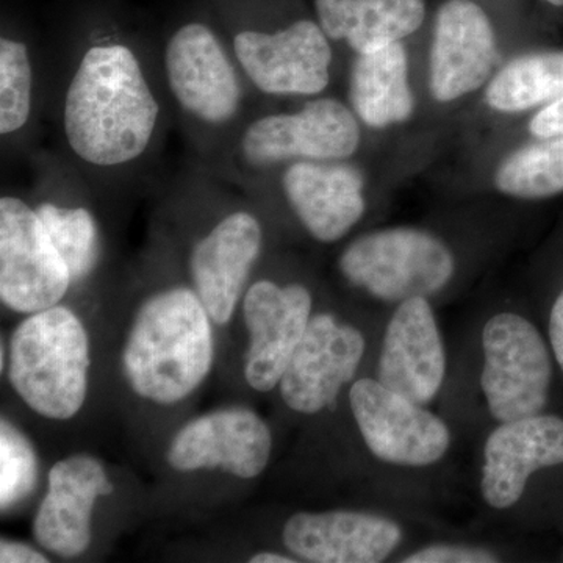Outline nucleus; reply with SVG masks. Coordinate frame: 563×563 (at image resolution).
Masks as SVG:
<instances>
[{
  "mask_svg": "<svg viewBox=\"0 0 563 563\" xmlns=\"http://www.w3.org/2000/svg\"><path fill=\"white\" fill-rule=\"evenodd\" d=\"M269 185L299 225L318 243L344 239L366 211L365 176L351 161L295 162L239 190Z\"/></svg>",
  "mask_w": 563,
  "mask_h": 563,
  "instance_id": "nucleus-13",
  "label": "nucleus"
},
{
  "mask_svg": "<svg viewBox=\"0 0 563 563\" xmlns=\"http://www.w3.org/2000/svg\"><path fill=\"white\" fill-rule=\"evenodd\" d=\"M446 374V344L431 299L412 298L395 306L385 325L376 379L429 407L439 398Z\"/></svg>",
  "mask_w": 563,
  "mask_h": 563,
  "instance_id": "nucleus-17",
  "label": "nucleus"
},
{
  "mask_svg": "<svg viewBox=\"0 0 563 563\" xmlns=\"http://www.w3.org/2000/svg\"><path fill=\"white\" fill-rule=\"evenodd\" d=\"M174 124L191 158L220 172L233 141L262 99L244 76L221 25L180 22L157 51Z\"/></svg>",
  "mask_w": 563,
  "mask_h": 563,
  "instance_id": "nucleus-2",
  "label": "nucleus"
},
{
  "mask_svg": "<svg viewBox=\"0 0 563 563\" xmlns=\"http://www.w3.org/2000/svg\"><path fill=\"white\" fill-rule=\"evenodd\" d=\"M224 13L222 32L262 101L313 98L331 87L333 43L317 18L266 24L247 20L240 11Z\"/></svg>",
  "mask_w": 563,
  "mask_h": 563,
  "instance_id": "nucleus-7",
  "label": "nucleus"
},
{
  "mask_svg": "<svg viewBox=\"0 0 563 563\" xmlns=\"http://www.w3.org/2000/svg\"><path fill=\"white\" fill-rule=\"evenodd\" d=\"M481 391L496 424L544 412L554 355L529 318L512 310L493 313L481 332Z\"/></svg>",
  "mask_w": 563,
  "mask_h": 563,
  "instance_id": "nucleus-9",
  "label": "nucleus"
},
{
  "mask_svg": "<svg viewBox=\"0 0 563 563\" xmlns=\"http://www.w3.org/2000/svg\"><path fill=\"white\" fill-rule=\"evenodd\" d=\"M455 269L453 250L435 233L417 228L363 233L339 258V272L352 288L393 306L440 295Z\"/></svg>",
  "mask_w": 563,
  "mask_h": 563,
  "instance_id": "nucleus-8",
  "label": "nucleus"
},
{
  "mask_svg": "<svg viewBox=\"0 0 563 563\" xmlns=\"http://www.w3.org/2000/svg\"><path fill=\"white\" fill-rule=\"evenodd\" d=\"M242 301L251 339L244 376L255 391H272L312 320V291L302 282L262 277L247 285Z\"/></svg>",
  "mask_w": 563,
  "mask_h": 563,
  "instance_id": "nucleus-15",
  "label": "nucleus"
},
{
  "mask_svg": "<svg viewBox=\"0 0 563 563\" xmlns=\"http://www.w3.org/2000/svg\"><path fill=\"white\" fill-rule=\"evenodd\" d=\"M51 77L20 32L0 35V140L3 157L31 155L49 107Z\"/></svg>",
  "mask_w": 563,
  "mask_h": 563,
  "instance_id": "nucleus-22",
  "label": "nucleus"
},
{
  "mask_svg": "<svg viewBox=\"0 0 563 563\" xmlns=\"http://www.w3.org/2000/svg\"><path fill=\"white\" fill-rule=\"evenodd\" d=\"M251 563H296L299 562L295 555L274 553V551H265V553H257L250 559Z\"/></svg>",
  "mask_w": 563,
  "mask_h": 563,
  "instance_id": "nucleus-32",
  "label": "nucleus"
},
{
  "mask_svg": "<svg viewBox=\"0 0 563 563\" xmlns=\"http://www.w3.org/2000/svg\"><path fill=\"white\" fill-rule=\"evenodd\" d=\"M347 399L363 443L376 461L422 470L439 465L450 453L453 435L446 421L376 377L355 379Z\"/></svg>",
  "mask_w": 563,
  "mask_h": 563,
  "instance_id": "nucleus-10",
  "label": "nucleus"
},
{
  "mask_svg": "<svg viewBox=\"0 0 563 563\" xmlns=\"http://www.w3.org/2000/svg\"><path fill=\"white\" fill-rule=\"evenodd\" d=\"M191 158L166 191L163 207L191 222L187 272L211 321L228 324L261 262L266 232L246 192Z\"/></svg>",
  "mask_w": 563,
  "mask_h": 563,
  "instance_id": "nucleus-3",
  "label": "nucleus"
},
{
  "mask_svg": "<svg viewBox=\"0 0 563 563\" xmlns=\"http://www.w3.org/2000/svg\"><path fill=\"white\" fill-rule=\"evenodd\" d=\"M365 352L361 329L332 313H313L277 385L282 401L301 415L331 409L357 379Z\"/></svg>",
  "mask_w": 563,
  "mask_h": 563,
  "instance_id": "nucleus-14",
  "label": "nucleus"
},
{
  "mask_svg": "<svg viewBox=\"0 0 563 563\" xmlns=\"http://www.w3.org/2000/svg\"><path fill=\"white\" fill-rule=\"evenodd\" d=\"M563 465V418L539 413L498 422L483 448L479 492L496 512L512 510L542 470Z\"/></svg>",
  "mask_w": 563,
  "mask_h": 563,
  "instance_id": "nucleus-16",
  "label": "nucleus"
},
{
  "mask_svg": "<svg viewBox=\"0 0 563 563\" xmlns=\"http://www.w3.org/2000/svg\"><path fill=\"white\" fill-rule=\"evenodd\" d=\"M548 336H550V346L555 362L563 372V288L551 307Z\"/></svg>",
  "mask_w": 563,
  "mask_h": 563,
  "instance_id": "nucleus-30",
  "label": "nucleus"
},
{
  "mask_svg": "<svg viewBox=\"0 0 563 563\" xmlns=\"http://www.w3.org/2000/svg\"><path fill=\"white\" fill-rule=\"evenodd\" d=\"M361 144V120L350 103L332 96L302 99L292 110L258 106L244 122L217 176L243 188L290 163L352 161Z\"/></svg>",
  "mask_w": 563,
  "mask_h": 563,
  "instance_id": "nucleus-5",
  "label": "nucleus"
},
{
  "mask_svg": "<svg viewBox=\"0 0 563 563\" xmlns=\"http://www.w3.org/2000/svg\"><path fill=\"white\" fill-rule=\"evenodd\" d=\"M495 187L509 198L537 201L563 192V135L537 139L510 152L495 173Z\"/></svg>",
  "mask_w": 563,
  "mask_h": 563,
  "instance_id": "nucleus-26",
  "label": "nucleus"
},
{
  "mask_svg": "<svg viewBox=\"0 0 563 563\" xmlns=\"http://www.w3.org/2000/svg\"><path fill=\"white\" fill-rule=\"evenodd\" d=\"M73 287L68 265L52 243L32 203L0 198V299L18 313L57 306Z\"/></svg>",
  "mask_w": 563,
  "mask_h": 563,
  "instance_id": "nucleus-12",
  "label": "nucleus"
},
{
  "mask_svg": "<svg viewBox=\"0 0 563 563\" xmlns=\"http://www.w3.org/2000/svg\"><path fill=\"white\" fill-rule=\"evenodd\" d=\"M0 562L43 563L49 561H47V558H44V554H41L35 548L29 547V544L2 540V543H0Z\"/></svg>",
  "mask_w": 563,
  "mask_h": 563,
  "instance_id": "nucleus-31",
  "label": "nucleus"
},
{
  "mask_svg": "<svg viewBox=\"0 0 563 563\" xmlns=\"http://www.w3.org/2000/svg\"><path fill=\"white\" fill-rule=\"evenodd\" d=\"M282 540L299 562L380 563L401 547L404 529L387 515L363 510L298 512L284 525Z\"/></svg>",
  "mask_w": 563,
  "mask_h": 563,
  "instance_id": "nucleus-20",
  "label": "nucleus"
},
{
  "mask_svg": "<svg viewBox=\"0 0 563 563\" xmlns=\"http://www.w3.org/2000/svg\"><path fill=\"white\" fill-rule=\"evenodd\" d=\"M36 455L24 433L9 420L0 421V507L16 506L35 487Z\"/></svg>",
  "mask_w": 563,
  "mask_h": 563,
  "instance_id": "nucleus-27",
  "label": "nucleus"
},
{
  "mask_svg": "<svg viewBox=\"0 0 563 563\" xmlns=\"http://www.w3.org/2000/svg\"><path fill=\"white\" fill-rule=\"evenodd\" d=\"M498 58L495 29L473 0H446L437 11L429 90L439 102L465 98L490 79Z\"/></svg>",
  "mask_w": 563,
  "mask_h": 563,
  "instance_id": "nucleus-19",
  "label": "nucleus"
},
{
  "mask_svg": "<svg viewBox=\"0 0 563 563\" xmlns=\"http://www.w3.org/2000/svg\"><path fill=\"white\" fill-rule=\"evenodd\" d=\"M544 2L553 7H563V0H544Z\"/></svg>",
  "mask_w": 563,
  "mask_h": 563,
  "instance_id": "nucleus-33",
  "label": "nucleus"
},
{
  "mask_svg": "<svg viewBox=\"0 0 563 563\" xmlns=\"http://www.w3.org/2000/svg\"><path fill=\"white\" fill-rule=\"evenodd\" d=\"M31 202L68 265L73 285L88 279L102 257V232L91 202L92 185L60 151L35 150Z\"/></svg>",
  "mask_w": 563,
  "mask_h": 563,
  "instance_id": "nucleus-11",
  "label": "nucleus"
},
{
  "mask_svg": "<svg viewBox=\"0 0 563 563\" xmlns=\"http://www.w3.org/2000/svg\"><path fill=\"white\" fill-rule=\"evenodd\" d=\"M529 131L536 139L563 135V92L532 118Z\"/></svg>",
  "mask_w": 563,
  "mask_h": 563,
  "instance_id": "nucleus-29",
  "label": "nucleus"
},
{
  "mask_svg": "<svg viewBox=\"0 0 563 563\" xmlns=\"http://www.w3.org/2000/svg\"><path fill=\"white\" fill-rule=\"evenodd\" d=\"M272 454L269 426L252 410L232 407L185 424L169 444L166 461L180 473L221 470L239 479H255Z\"/></svg>",
  "mask_w": 563,
  "mask_h": 563,
  "instance_id": "nucleus-18",
  "label": "nucleus"
},
{
  "mask_svg": "<svg viewBox=\"0 0 563 563\" xmlns=\"http://www.w3.org/2000/svg\"><path fill=\"white\" fill-rule=\"evenodd\" d=\"M90 363L84 324L58 303L32 313L11 336V387L33 412L49 420H69L80 412Z\"/></svg>",
  "mask_w": 563,
  "mask_h": 563,
  "instance_id": "nucleus-6",
  "label": "nucleus"
},
{
  "mask_svg": "<svg viewBox=\"0 0 563 563\" xmlns=\"http://www.w3.org/2000/svg\"><path fill=\"white\" fill-rule=\"evenodd\" d=\"M213 365L211 318L190 285L158 288L141 303L122 351L140 398L169 406L188 398Z\"/></svg>",
  "mask_w": 563,
  "mask_h": 563,
  "instance_id": "nucleus-4",
  "label": "nucleus"
},
{
  "mask_svg": "<svg viewBox=\"0 0 563 563\" xmlns=\"http://www.w3.org/2000/svg\"><path fill=\"white\" fill-rule=\"evenodd\" d=\"M314 14L332 43L358 55L413 35L424 21L426 0H314Z\"/></svg>",
  "mask_w": 563,
  "mask_h": 563,
  "instance_id": "nucleus-23",
  "label": "nucleus"
},
{
  "mask_svg": "<svg viewBox=\"0 0 563 563\" xmlns=\"http://www.w3.org/2000/svg\"><path fill=\"white\" fill-rule=\"evenodd\" d=\"M402 563H496L501 558L484 544L431 543L399 559Z\"/></svg>",
  "mask_w": 563,
  "mask_h": 563,
  "instance_id": "nucleus-28",
  "label": "nucleus"
},
{
  "mask_svg": "<svg viewBox=\"0 0 563 563\" xmlns=\"http://www.w3.org/2000/svg\"><path fill=\"white\" fill-rule=\"evenodd\" d=\"M347 90L351 109L366 128L380 131L409 121L415 98L402 43L355 55Z\"/></svg>",
  "mask_w": 563,
  "mask_h": 563,
  "instance_id": "nucleus-24",
  "label": "nucleus"
},
{
  "mask_svg": "<svg viewBox=\"0 0 563 563\" xmlns=\"http://www.w3.org/2000/svg\"><path fill=\"white\" fill-rule=\"evenodd\" d=\"M111 492L109 474L91 455H70L55 463L47 476L46 496L33 521L36 542L60 558L84 554L91 543L96 501Z\"/></svg>",
  "mask_w": 563,
  "mask_h": 563,
  "instance_id": "nucleus-21",
  "label": "nucleus"
},
{
  "mask_svg": "<svg viewBox=\"0 0 563 563\" xmlns=\"http://www.w3.org/2000/svg\"><path fill=\"white\" fill-rule=\"evenodd\" d=\"M47 114L57 151L92 188L139 181L173 122L157 51L121 31L84 33L63 52Z\"/></svg>",
  "mask_w": 563,
  "mask_h": 563,
  "instance_id": "nucleus-1",
  "label": "nucleus"
},
{
  "mask_svg": "<svg viewBox=\"0 0 563 563\" xmlns=\"http://www.w3.org/2000/svg\"><path fill=\"white\" fill-rule=\"evenodd\" d=\"M563 92V52L520 55L488 81L485 101L499 113H521L547 106Z\"/></svg>",
  "mask_w": 563,
  "mask_h": 563,
  "instance_id": "nucleus-25",
  "label": "nucleus"
}]
</instances>
